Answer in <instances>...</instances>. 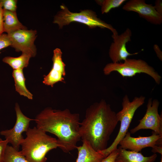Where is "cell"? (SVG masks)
Returning <instances> with one entry per match:
<instances>
[{
	"instance_id": "1",
	"label": "cell",
	"mask_w": 162,
	"mask_h": 162,
	"mask_svg": "<svg viewBox=\"0 0 162 162\" xmlns=\"http://www.w3.org/2000/svg\"><path fill=\"white\" fill-rule=\"evenodd\" d=\"M118 122L116 113L104 100L95 102L86 109L80 123L81 139L88 142L97 151L104 150Z\"/></svg>"
},
{
	"instance_id": "2",
	"label": "cell",
	"mask_w": 162,
	"mask_h": 162,
	"mask_svg": "<svg viewBox=\"0 0 162 162\" xmlns=\"http://www.w3.org/2000/svg\"><path fill=\"white\" fill-rule=\"evenodd\" d=\"M36 127L55 135L59 148L65 153L76 149L81 140L79 132L80 115L72 113L69 110L45 108L34 119Z\"/></svg>"
},
{
	"instance_id": "3",
	"label": "cell",
	"mask_w": 162,
	"mask_h": 162,
	"mask_svg": "<svg viewBox=\"0 0 162 162\" xmlns=\"http://www.w3.org/2000/svg\"><path fill=\"white\" fill-rule=\"evenodd\" d=\"M26 135V137L20 143L22 150L20 151L30 162H45L46 154L60 147L56 138L36 126L29 128Z\"/></svg>"
},
{
	"instance_id": "4",
	"label": "cell",
	"mask_w": 162,
	"mask_h": 162,
	"mask_svg": "<svg viewBox=\"0 0 162 162\" xmlns=\"http://www.w3.org/2000/svg\"><path fill=\"white\" fill-rule=\"evenodd\" d=\"M145 97L143 96L134 97L130 101L127 95L122 99V110L116 113L120 126L116 137L111 144L106 149L99 151L104 158L107 156L112 152L118 148L117 146L120 141L123 138L127 133L135 113L137 110L145 103Z\"/></svg>"
},
{
	"instance_id": "5",
	"label": "cell",
	"mask_w": 162,
	"mask_h": 162,
	"mask_svg": "<svg viewBox=\"0 0 162 162\" xmlns=\"http://www.w3.org/2000/svg\"><path fill=\"white\" fill-rule=\"evenodd\" d=\"M60 8L61 10L55 16L53 22L57 24L60 28L74 22L84 24L91 28L99 27L108 29L112 33V35L118 34L116 29L111 25L98 18L95 12L92 10H85L79 13H73L64 5H61Z\"/></svg>"
},
{
	"instance_id": "6",
	"label": "cell",
	"mask_w": 162,
	"mask_h": 162,
	"mask_svg": "<svg viewBox=\"0 0 162 162\" xmlns=\"http://www.w3.org/2000/svg\"><path fill=\"white\" fill-rule=\"evenodd\" d=\"M104 74L106 75L116 71L123 77H131L136 74L144 73L149 75L158 84H159L161 76L154 68L145 61L141 59L127 58L123 62H121L107 64L103 69Z\"/></svg>"
},
{
	"instance_id": "7",
	"label": "cell",
	"mask_w": 162,
	"mask_h": 162,
	"mask_svg": "<svg viewBox=\"0 0 162 162\" xmlns=\"http://www.w3.org/2000/svg\"><path fill=\"white\" fill-rule=\"evenodd\" d=\"M160 103L156 99L150 98L148 101L146 112L138 124L130 130L133 134L141 129H150L157 134L162 136V117L158 113Z\"/></svg>"
},
{
	"instance_id": "8",
	"label": "cell",
	"mask_w": 162,
	"mask_h": 162,
	"mask_svg": "<svg viewBox=\"0 0 162 162\" xmlns=\"http://www.w3.org/2000/svg\"><path fill=\"white\" fill-rule=\"evenodd\" d=\"M15 110L16 121L13 127L0 131V134L4 136L8 143L11 144L15 149L19 150L20 143L24 139L22 133L29 129L30 122L34 119L25 116L22 112L17 103L15 104Z\"/></svg>"
},
{
	"instance_id": "9",
	"label": "cell",
	"mask_w": 162,
	"mask_h": 162,
	"mask_svg": "<svg viewBox=\"0 0 162 162\" xmlns=\"http://www.w3.org/2000/svg\"><path fill=\"white\" fill-rule=\"evenodd\" d=\"M36 30L19 29L7 34L11 42L10 46L16 51L34 57L37 49L34 42L37 36Z\"/></svg>"
},
{
	"instance_id": "10",
	"label": "cell",
	"mask_w": 162,
	"mask_h": 162,
	"mask_svg": "<svg viewBox=\"0 0 162 162\" xmlns=\"http://www.w3.org/2000/svg\"><path fill=\"white\" fill-rule=\"evenodd\" d=\"M162 136L157 134L153 132L152 134L148 136L134 137L130 133L128 132L119 142L120 148L126 150L139 152L143 148L151 147L153 148L156 146H162Z\"/></svg>"
},
{
	"instance_id": "11",
	"label": "cell",
	"mask_w": 162,
	"mask_h": 162,
	"mask_svg": "<svg viewBox=\"0 0 162 162\" xmlns=\"http://www.w3.org/2000/svg\"><path fill=\"white\" fill-rule=\"evenodd\" d=\"M132 32L129 28H127L120 35H112L113 39L110 47L109 51V57L112 63L120 62L124 61L130 56L136 55L138 52L133 53H129L126 47V44L131 40Z\"/></svg>"
},
{
	"instance_id": "12",
	"label": "cell",
	"mask_w": 162,
	"mask_h": 162,
	"mask_svg": "<svg viewBox=\"0 0 162 162\" xmlns=\"http://www.w3.org/2000/svg\"><path fill=\"white\" fill-rule=\"evenodd\" d=\"M123 10L137 13L141 17L150 23L160 25L162 22V16L159 14L152 4H147L144 0H130L123 6Z\"/></svg>"
},
{
	"instance_id": "13",
	"label": "cell",
	"mask_w": 162,
	"mask_h": 162,
	"mask_svg": "<svg viewBox=\"0 0 162 162\" xmlns=\"http://www.w3.org/2000/svg\"><path fill=\"white\" fill-rule=\"evenodd\" d=\"M62 52L60 49L56 48L53 50L52 67L49 73L44 76L43 82L45 85L53 87L58 82H65V64L62 61Z\"/></svg>"
},
{
	"instance_id": "14",
	"label": "cell",
	"mask_w": 162,
	"mask_h": 162,
	"mask_svg": "<svg viewBox=\"0 0 162 162\" xmlns=\"http://www.w3.org/2000/svg\"><path fill=\"white\" fill-rule=\"evenodd\" d=\"M81 146L76 147L78 155L76 162H100L104 158L99 151L95 150L88 142L82 140Z\"/></svg>"
},
{
	"instance_id": "15",
	"label": "cell",
	"mask_w": 162,
	"mask_h": 162,
	"mask_svg": "<svg viewBox=\"0 0 162 162\" xmlns=\"http://www.w3.org/2000/svg\"><path fill=\"white\" fill-rule=\"evenodd\" d=\"M118 149V154L116 162H154L157 157L156 153L145 157L139 152L128 150L120 147Z\"/></svg>"
},
{
	"instance_id": "16",
	"label": "cell",
	"mask_w": 162,
	"mask_h": 162,
	"mask_svg": "<svg viewBox=\"0 0 162 162\" xmlns=\"http://www.w3.org/2000/svg\"><path fill=\"white\" fill-rule=\"evenodd\" d=\"M3 31L7 34L21 29H27L18 20L16 12L3 9Z\"/></svg>"
},
{
	"instance_id": "17",
	"label": "cell",
	"mask_w": 162,
	"mask_h": 162,
	"mask_svg": "<svg viewBox=\"0 0 162 162\" xmlns=\"http://www.w3.org/2000/svg\"><path fill=\"white\" fill-rule=\"evenodd\" d=\"M12 76L15 82V89L20 95L33 99V94L28 90L25 84V78L22 69L14 70Z\"/></svg>"
},
{
	"instance_id": "18",
	"label": "cell",
	"mask_w": 162,
	"mask_h": 162,
	"mask_svg": "<svg viewBox=\"0 0 162 162\" xmlns=\"http://www.w3.org/2000/svg\"><path fill=\"white\" fill-rule=\"evenodd\" d=\"M31 56L28 54L22 53L20 56L16 57L6 56L2 59L3 62L9 65L14 70L23 69L27 67Z\"/></svg>"
},
{
	"instance_id": "19",
	"label": "cell",
	"mask_w": 162,
	"mask_h": 162,
	"mask_svg": "<svg viewBox=\"0 0 162 162\" xmlns=\"http://www.w3.org/2000/svg\"><path fill=\"white\" fill-rule=\"evenodd\" d=\"M3 162H30L20 151L7 145L6 149Z\"/></svg>"
},
{
	"instance_id": "20",
	"label": "cell",
	"mask_w": 162,
	"mask_h": 162,
	"mask_svg": "<svg viewBox=\"0 0 162 162\" xmlns=\"http://www.w3.org/2000/svg\"><path fill=\"white\" fill-rule=\"evenodd\" d=\"M125 0H97L96 2L101 6L102 14L108 13L112 9L118 7L122 5Z\"/></svg>"
},
{
	"instance_id": "21",
	"label": "cell",
	"mask_w": 162,
	"mask_h": 162,
	"mask_svg": "<svg viewBox=\"0 0 162 162\" xmlns=\"http://www.w3.org/2000/svg\"><path fill=\"white\" fill-rule=\"evenodd\" d=\"M17 0H0V5L3 9L13 12H16Z\"/></svg>"
},
{
	"instance_id": "22",
	"label": "cell",
	"mask_w": 162,
	"mask_h": 162,
	"mask_svg": "<svg viewBox=\"0 0 162 162\" xmlns=\"http://www.w3.org/2000/svg\"><path fill=\"white\" fill-rule=\"evenodd\" d=\"M11 42L7 34L2 33L0 35V50L11 46Z\"/></svg>"
},
{
	"instance_id": "23",
	"label": "cell",
	"mask_w": 162,
	"mask_h": 162,
	"mask_svg": "<svg viewBox=\"0 0 162 162\" xmlns=\"http://www.w3.org/2000/svg\"><path fill=\"white\" fill-rule=\"evenodd\" d=\"M118 154V148L112 152L107 156L103 158L100 162H116Z\"/></svg>"
},
{
	"instance_id": "24",
	"label": "cell",
	"mask_w": 162,
	"mask_h": 162,
	"mask_svg": "<svg viewBox=\"0 0 162 162\" xmlns=\"http://www.w3.org/2000/svg\"><path fill=\"white\" fill-rule=\"evenodd\" d=\"M8 143L6 140H2L0 138V162H3L4 153Z\"/></svg>"
},
{
	"instance_id": "25",
	"label": "cell",
	"mask_w": 162,
	"mask_h": 162,
	"mask_svg": "<svg viewBox=\"0 0 162 162\" xmlns=\"http://www.w3.org/2000/svg\"><path fill=\"white\" fill-rule=\"evenodd\" d=\"M157 12L160 15L162 16V1L156 0L154 6Z\"/></svg>"
},
{
	"instance_id": "26",
	"label": "cell",
	"mask_w": 162,
	"mask_h": 162,
	"mask_svg": "<svg viewBox=\"0 0 162 162\" xmlns=\"http://www.w3.org/2000/svg\"><path fill=\"white\" fill-rule=\"evenodd\" d=\"M153 48L158 57L160 61H162V52L159 46L157 44H154Z\"/></svg>"
},
{
	"instance_id": "27",
	"label": "cell",
	"mask_w": 162,
	"mask_h": 162,
	"mask_svg": "<svg viewBox=\"0 0 162 162\" xmlns=\"http://www.w3.org/2000/svg\"><path fill=\"white\" fill-rule=\"evenodd\" d=\"M3 32V9L0 5V35L2 34Z\"/></svg>"
},
{
	"instance_id": "28",
	"label": "cell",
	"mask_w": 162,
	"mask_h": 162,
	"mask_svg": "<svg viewBox=\"0 0 162 162\" xmlns=\"http://www.w3.org/2000/svg\"><path fill=\"white\" fill-rule=\"evenodd\" d=\"M152 151L154 153L156 152L158 153L161 155L162 154V146H156L152 148Z\"/></svg>"
},
{
	"instance_id": "29",
	"label": "cell",
	"mask_w": 162,
	"mask_h": 162,
	"mask_svg": "<svg viewBox=\"0 0 162 162\" xmlns=\"http://www.w3.org/2000/svg\"><path fill=\"white\" fill-rule=\"evenodd\" d=\"M160 162H162V157H161V161Z\"/></svg>"
},
{
	"instance_id": "30",
	"label": "cell",
	"mask_w": 162,
	"mask_h": 162,
	"mask_svg": "<svg viewBox=\"0 0 162 162\" xmlns=\"http://www.w3.org/2000/svg\"></svg>"
}]
</instances>
